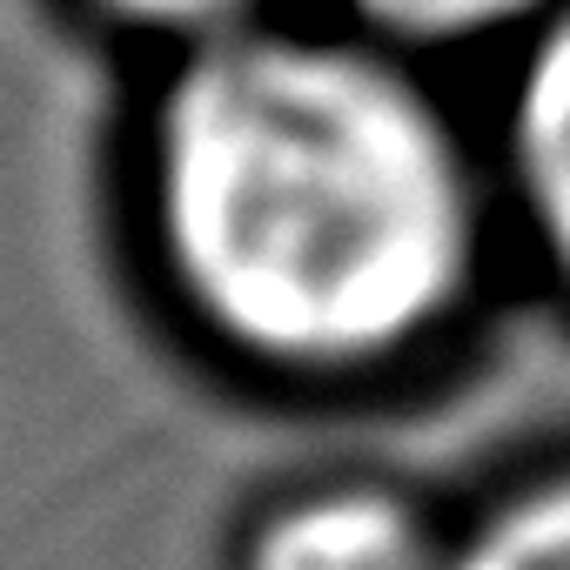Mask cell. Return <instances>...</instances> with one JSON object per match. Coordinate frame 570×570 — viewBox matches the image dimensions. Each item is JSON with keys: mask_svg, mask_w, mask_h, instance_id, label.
<instances>
[{"mask_svg": "<svg viewBox=\"0 0 570 570\" xmlns=\"http://www.w3.org/2000/svg\"><path fill=\"white\" fill-rule=\"evenodd\" d=\"M168 296L228 356L356 376L430 343L483 268V181L396 48L235 28L175 55L141 128Z\"/></svg>", "mask_w": 570, "mask_h": 570, "instance_id": "6da1fadb", "label": "cell"}, {"mask_svg": "<svg viewBox=\"0 0 570 570\" xmlns=\"http://www.w3.org/2000/svg\"><path fill=\"white\" fill-rule=\"evenodd\" d=\"M450 530L390 483H316L275 497L248 537L235 570H443Z\"/></svg>", "mask_w": 570, "mask_h": 570, "instance_id": "7a4b0ae2", "label": "cell"}, {"mask_svg": "<svg viewBox=\"0 0 570 570\" xmlns=\"http://www.w3.org/2000/svg\"><path fill=\"white\" fill-rule=\"evenodd\" d=\"M497 168L523 235L570 282V0L517 48L497 108Z\"/></svg>", "mask_w": 570, "mask_h": 570, "instance_id": "3957f363", "label": "cell"}, {"mask_svg": "<svg viewBox=\"0 0 570 570\" xmlns=\"http://www.w3.org/2000/svg\"><path fill=\"white\" fill-rule=\"evenodd\" d=\"M443 570H570V470L483 503L463 530H450Z\"/></svg>", "mask_w": 570, "mask_h": 570, "instance_id": "277c9868", "label": "cell"}, {"mask_svg": "<svg viewBox=\"0 0 570 570\" xmlns=\"http://www.w3.org/2000/svg\"><path fill=\"white\" fill-rule=\"evenodd\" d=\"M356 35L416 55V48H483V41H510L530 35L543 14H557L563 0H343Z\"/></svg>", "mask_w": 570, "mask_h": 570, "instance_id": "5b68a950", "label": "cell"}, {"mask_svg": "<svg viewBox=\"0 0 570 570\" xmlns=\"http://www.w3.org/2000/svg\"><path fill=\"white\" fill-rule=\"evenodd\" d=\"M95 8L128 28V35H168L175 48L235 35L248 21H262V0H95Z\"/></svg>", "mask_w": 570, "mask_h": 570, "instance_id": "8992f818", "label": "cell"}]
</instances>
